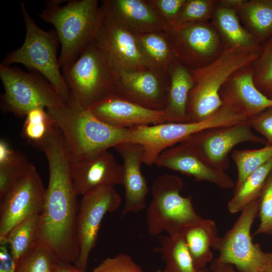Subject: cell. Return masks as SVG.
Returning <instances> with one entry per match:
<instances>
[{
	"mask_svg": "<svg viewBox=\"0 0 272 272\" xmlns=\"http://www.w3.org/2000/svg\"><path fill=\"white\" fill-rule=\"evenodd\" d=\"M49 167V180L36 244L45 247L55 262L74 264L80 247L77 222L79 204L72 177V161L57 130L43 146Z\"/></svg>",
	"mask_w": 272,
	"mask_h": 272,
	"instance_id": "1",
	"label": "cell"
},
{
	"mask_svg": "<svg viewBox=\"0 0 272 272\" xmlns=\"http://www.w3.org/2000/svg\"><path fill=\"white\" fill-rule=\"evenodd\" d=\"M46 111L61 133L73 163L125 141L127 128L104 122L79 103L71 94L68 101Z\"/></svg>",
	"mask_w": 272,
	"mask_h": 272,
	"instance_id": "2",
	"label": "cell"
},
{
	"mask_svg": "<svg viewBox=\"0 0 272 272\" xmlns=\"http://www.w3.org/2000/svg\"><path fill=\"white\" fill-rule=\"evenodd\" d=\"M38 16L55 28L60 44V68L74 62L94 41L104 18L97 0H73L63 6H46Z\"/></svg>",
	"mask_w": 272,
	"mask_h": 272,
	"instance_id": "3",
	"label": "cell"
},
{
	"mask_svg": "<svg viewBox=\"0 0 272 272\" xmlns=\"http://www.w3.org/2000/svg\"><path fill=\"white\" fill-rule=\"evenodd\" d=\"M259 52L224 47L220 55L211 63L191 70L194 85L189 92L186 113L190 122L203 120L222 106L220 91L229 77L238 70L252 65Z\"/></svg>",
	"mask_w": 272,
	"mask_h": 272,
	"instance_id": "4",
	"label": "cell"
},
{
	"mask_svg": "<svg viewBox=\"0 0 272 272\" xmlns=\"http://www.w3.org/2000/svg\"><path fill=\"white\" fill-rule=\"evenodd\" d=\"M20 8L26 27V35L22 45L10 52L1 63L10 65L20 63L44 77L65 101L70 98L71 92L60 71L57 57L59 40L55 30L41 29L28 13L23 2Z\"/></svg>",
	"mask_w": 272,
	"mask_h": 272,
	"instance_id": "5",
	"label": "cell"
},
{
	"mask_svg": "<svg viewBox=\"0 0 272 272\" xmlns=\"http://www.w3.org/2000/svg\"><path fill=\"white\" fill-rule=\"evenodd\" d=\"M183 186L181 178L175 175L163 174L154 180L146 214L147 230L151 236L165 232L175 236L184 228L203 220L195 212L191 196L180 194Z\"/></svg>",
	"mask_w": 272,
	"mask_h": 272,
	"instance_id": "6",
	"label": "cell"
},
{
	"mask_svg": "<svg viewBox=\"0 0 272 272\" xmlns=\"http://www.w3.org/2000/svg\"><path fill=\"white\" fill-rule=\"evenodd\" d=\"M62 74L72 97L85 108L114 93L117 70L94 41Z\"/></svg>",
	"mask_w": 272,
	"mask_h": 272,
	"instance_id": "7",
	"label": "cell"
},
{
	"mask_svg": "<svg viewBox=\"0 0 272 272\" xmlns=\"http://www.w3.org/2000/svg\"><path fill=\"white\" fill-rule=\"evenodd\" d=\"M241 120L238 112L223 105L211 116L200 121L165 122L127 128L125 142L141 145L142 162L151 166L163 151L189 136L209 128L238 124Z\"/></svg>",
	"mask_w": 272,
	"mask_h": 272,
	"instance_id": "8",
	"label": "cell"
},
{
	"mask_svg": "<svg viewBox=\"0 0 272 272\" xmlns=\"http://www.w3.org/2000/svg\"><path fill=\"white\" fill-rule=\"evenodd\" d=\"M0 78L5 90L1 95V107L5 112L23 118L33 109H52L65 102L37 72H26L1 63Z\"/></svg>",
	"mask_w": 272,
	"mask_h": 272,
	"instance_id": "9",
	"label": "cell"
},
{
	"mask_svg": "<svg viewBox=\"0 0 272 272\" xmlns=\"http://www.w3.org/2000/svg\"><path fill=\"white\" fill-rule=\"evenodd\" d=\"M258 213V198L248 203L232 227L217 238L213 247L219 252L215 262L235 266L239 272H260L272 265L270 253L252 241L251 228Z\"/></svg>",
	"mask_w": 272,
	"mask_h": 272,
	"instance_id": "10",
	"label": "cell"
},
{
	"mask_svg": "<svg viewBox=\"0 0 272 272\" xmlns=\"http://www.w3.org/2000/svg\"><path fill=\"white\" fill-rule=\"evenodd\" d=\"M79 203L77 222L80 247L75 266L86 272L91 251L95 246L102 221L106 214L116 211L121 197L114 186H102L83 194Z\"/></svg>",
	"mask_w": 272,
	"mask_h": 272,
	"instance_id": "11",
	"label": "cell"
},
{
	"mask_svg": "<svg viewBox=\"0 0 272 272\" xmlns=\"http://www.w3.org/2000/svg\"><path fill=\"white\" fill-rule=\"evenodd\" d=\"M166 33L178 60L190 70L211 63L224 50L217 31L209 22L175 27Z\"/></svg>",
	"mask_w": 272,
	"mask_h": 272,
	"instance_id": "12",
	"label": "cell"
},
{
	"mask_svg": "<svg viewBox=\"0 0 272 272\" xmlns=\"http://www.w3.org/2000/svg\"><path fill=\"white\" fill-rule=\"evenodd\" d=\"M46 189L35 167L26 173L3 198L0 206V238L6 236L18 223L40 214L45 203Z\"/></svg>",
	"mask_w": 272,
	"mask_h": 272,
	"instance_id": "13",
	"label": "cell"
},
{
	"mask_svg": "<svg viewBox=\"0 0 272 272\" xmlns=\"http://www.w3.org/2000/svg\"><path fill=\"white\" fill-rule=\"evenodd\" d=\"M182 142L190 146L214 166L224 170L229 166L228 156L237 145L243 142L263 144L246 121L228 126L203 130L186 138Z\"/></svg>",
	"mask_w": 272,
	"mask_h": 272,
	"instance_id": "14",
	"label": "cell"
},
{
	"mask_svg": "<svg viewBox=\"0 0 272 272\" xmlns=\"http://www.w3.org/2000/svg\"><path fill=\"white\" fill-rule=\"evenodd\" d=\"M94 41L117 70L137 72L150 69L140 51L135 33L116 21L104 16Z\"/></svg>",
	"mask_w": 272,
	"mask_h": 272,
	"instance_id": "15",
	"label": "cell"
},
{
	"mask_svg": "<svg viewBox=\"0 0 272 272\" xmlns=\"http://www.w3.org/2000/svg\"><path fill=\"white\" fill-rule=\"evenodd\" d=\"M117 71L114 94L150 109L164 110L169 83L168 73L150 69Z\"/></svg>",
	"mask_w": 272,
	"mask_h": 272,
	"instance_id": "16",
	"label": "cell"
},
{
	"mask_svg": "<svg viewBox=\"0 0 272 272\" xmlns=\"http://www.w3.org/2000/svg\"><path fill=\"white\" fill-rule=\"evenodd\" d=\"M155 164L192 176L196 181L211 182L222 189H229L235 186L224 170L211 164L184 142L163 151Z\"/></svg>",
	"mask_w": 272,
	"mask_h": 272,
	"instance_id": "17",
	"label": "cell"
},
{
	"mask_svg": "<svg viewBox=\"0 0 272 272\" xmlns=\"http://www.w3.org/2000/svg\"><path fill=\"white\" fill-rule=\"evenodd\" d=\"M88 109L104 122L119 128L167 122L163 110L144 107L115 94L96 102Z\"/></svg>",
	"mask_w": 272,
	"mask_h": 272,
	"instance_id": "18",
	"label": "cell"
},
{
	"mask_svg": "<svg viewBox=\"0 0 272 272\" xmlns=\"http://www.w3.org/2000/svg\"><path fill=\"white\" fill-rule=\"evenodd\" d=\"M252 64L235 72L220 91L223 105L234 109L247 119L272 106V99L263 94L254 83Z\"/></svg>",
	"mask_w": 272,
	"mask_h": 272,
	"instance_id": "19",
	"label": "cell"
},
{
	"mask_svg": "<svg viewBox=\"0 0 272 272\" xmlns=\"http://www.w3.org/2000/svg\"><path fill=\"white\" fill-rule=\"evenodd\" d=\"M72 177L77 195H83L100 187L122 185V166L106 150L72 162Z\"/></svg>",
	"mask_w": 272,
	"mask_h": 272,
	"instance_id": "20",
	"label": "cell"
},
{
	"mask_svg": "<svg viewBox=\"0 0 272 272\" xmlns=\"http://www.w3.org/2000/svg\"><path fill=\"white\" fill-rule=\"evenodd\" d=\"M114 148L123 161L122 185L125 189V203L121 211L123 217L130 213H137L146 208V198L149 188L141 171L142 146L123 142Z\"/></svg>",
	"mask_w": 272,
	"mask_h": 272,
	"instance_id": "21",
	"label": "cell"
},
{
	"mask_svg": "<svg viewBox=\"0 0 272 272\" xmlns=\"http://www.w3.org/2000/svg\"><path fill=\"white\" fill-rule=\"evenodd\" d=\"M100 8L104 16L116 21L135 34L167 32L170 29L147 0H103Z\"/></svg>",
	"mask_w": 272,
	"mask_h": 272,
	"instance_id": "22",
	"label": "cell"
},
{
	"mask_svg": "<svg viewBox=\"0 0 272 272\" xmlns=\"http://www.w3.org/2000/svg\"><path fill=\"white\" fill-rule=\"evenodd\" d=\"M212 24L217 31L224 47L247 52H259L258 40L243 27L236 10L217 4Z\"/></svg>",
	"mask_w": 272,
	"mask_h": 272,
	"instance_id": "23",
	"label": "cell"
},
{
	"mask_svg": "<svg viewBox=\"0 0 272 272\" xmlns=\"http://www.w3.org/2000/svg\"><path fill=\"white\" fill-rule=\"evenodd\" d=\"M169 88L164 111L167 122H189L186 113L188 97L194 85L191 70L178 60L169 67Z\"/></svg>",
	"mask_w": 272,
	"mask_h": 272,
	"instance_id": "24",
	"label": "cell"
},
{
	"mask_svg": "<svg viewBox=\"0 0 272 272\" xmlns=\"http://www.w3.org/2000/svg\"><path fill=\"white\" fill-rule=\"evenodd\" d=\"M181 233L196 269L206 267L213 259V249L218 236L215 222L204 219L199 223L184 228Z\"/></svg>",
	"mask_w": 272,
	"mask_h": 272,
	"instance_id": "25",
	"label": "cell"
},
{
	"mask_svg": "<svg viewBox=\"0 0 272 272\" xmlns=\"http://www.w3.org/2000/svg\"><path fill=\"white\" fill-rule=\"evenodd\" d=\"M140 51L150 70L167 73L178 60L166 32L135 34Z\"/></svg>",
	"mask_w": 272,
	"mask_h": 272,
	"instance_id": "26",
	"label": "cell"
},
{
	"mask_svg": "<svg viewBox=\"0 0 272 272\" xmlns=\"http://www.w3.org/2000/svg\"><path fill=\"white\" fill-rule=\"evenodd\" d=\"M159 245L154 248L160 253L165 267L162 272H211L207 268L195 267L181 232L178 235H159Z\"/></svg>",
	"mask_w": 272,
	"mask_h": 272,
	"instance_id": "27",
	"label": "cell"
},
{
	"mask_svg": "<svg viewBox=\"0 0 272 272\" xmlns=\"http://www.w3.org/2000/svg\"><path fill=\"white\" fill-rule=\"evenodd\" d=\"M236 12L258 40L272 32V3L270 1H245Z\"/></svg>",
	"mask_w": 272,
	"mask_h": 272,
	"instance_id": "28",
	"label": "cell"
},
{
	"mask_svg": "<svg viewBox=\"0 0 272 272\" xmlns=\"http://www.w3.org/2000/svg\"><path fill=\"white\" fill-rule=\"evenodd\" d=\"M272 170V159L250 174L237 188H234L228 202L231 214L241 211L248 203L258 198Z\"/></svg>",
	"mask_w": 272,
	"mask_h": 272,
	"instance_id": "29",
	"label": "cell"
},
{
	"mask_svg": "<svg viewBox=\"0 0 272 272\" xmlns=\"http://www.w3.org/2000/svg\"><path fill=\"white\" fill-rule=\"evenodd\" d=\"M39 220L40 214L30 216L14 227L4 237L18 263L36 245Z\"/></svg>",
	"mask_w": 272,
	"mask_h": 272,
	"instance_id": "30",
	"label": "cell"
},
{
	"mask_svg": "<svg viewBox=\"0 0 272 272\" xmlns=\"http://www.w3.org/2000/svg\"><path fill=\"white\" fill-rule=\"evenodd\" d=\"M25 117L21 135L30 145L41 150L57 127L44 108L31 110Z\"/></svg>",
	"mask_w": 272,
	"mask_h": 272,
	"instance_id": "31",
	"label": "cell"
},
{
	"mask_svg": "<svg viewBox=\"0 0 272 272\" xmlns=\"http://www.w3.org/2000/svg\"><path fill=\"white\" fill-rule=\"evenodd\" d=\"M231 158L237 169L234 188H237L252 173L272 159V146L265 145L254 150H235Z\"/></svg>",
	"mask_w": 272,
	"mask_h": 272,
	"instance_id": "32",
	"label": "cell"
},
{
	"mask_svg": "<svg viewBox=\"0 0 272 272\" xmlns=\"http://www.w3.org/2000/svg\"><path fill=\"white\" fill-rule=\"evenodd\" d=\"M252 66L256 87L265 96L272 99V38Z\"/></svg>",
	"mask_w": 272,
	"mask_h": 272,
	"instance_id": "33",
	"label": "cell"
},
{
	"mask_svg": "<svg viewBox=\"0 0 272 272\" xmlns=\"http://www.w3.org/2000/svg\"><path fill=\"white\" fill-rule=\"evenodd\" d=\"M217 4L214 0H186L173 27L209 22L213 18Z\"/></svg>",
	"mask_w": 272,
	"mask_h": 272,
	"instance_id": "34",
	"label": "cell"
},
{
	"mask_svg": "<svg viewBox=\"0 0 272 272\" xmlns=\"http://www.w3.org/2000/svg\"><path fill=\"white\" fill-rule=\"evenodd\" d=\"M54 261L47 249L36 244L20 261L17 272H52Z\"/></svg>",
	"mask_w": 272,
	"mask_h": 272,
	"instance_id": "35",
	"label": "cell"
},
{
	"mask_svg": "<svg viewBox=\"0 0 272 272\" xmlns=\"http://www.w3.org/2000/svg\"><path fill=\"white\" fill-rule=\"evenodd\" d=\"M260 223L254 235L272 236V170L258 197V213Z\"/></svg>",
	"mask_w": 272,
	"mask_h": 272,
	"instance_id": "36",
	"label": "cell"
},
{
	"mask_svg": "<svg viewBox=\"0 0 272 272\" xmlns=\"http://www.w3.org/2000/svg\"><path fill=\"white\" fill-rule=\"evenodd\" d=\"M92 272H144L132 259L125 253H118L101 261ZM156 272H162L158 269Z\"/></svg>",
	"mask_w": 272,
	"mask_h": 272,
	"instance_id": "37",
	"label": "cell"
},
{
	"mask_svg": "<svg viewBox=\"0 0 272 272\" xmlns=\"http://www.w3.org/2000/svg\"><path fill=\"white\" fill-rule=\"evenodd\" d=\"M186 0H147L158 16L171 28L178 18Z\"/></svg>",
	"mask_w": 272,
	"mask_h": 272,
	"instance_id": "38",
	"label": "cell"
},
{
	"mask_svg": "<svg viewBox=\"0 0 272 272\" xmlns=\"http://www.w3.org/2000/svg\"><path fill=\"white\" fill-rule=\"evenodd\" d=\"M30 163L25 155L14 149L5 140H0V167H21Z\"/></svg>",
	"mask_w": 272,
	"mask_h": 272,
	"instance_id": "39",
	"label": "cell"
},
{
	"mask_svg": "<svg viewBox=\"0 0 272 272\" xmlns=\"http://www.w3.org/2000/svg\"><path fill=\"white\" fill-rule=\"evenodd\" d=\"M247 122L264 137L266 145L272 146V106L248 119Z\"/></svg>",
	"mask_w": 272,
	"mask_h": 272,
	"instance_id": "40",
	"label": "cell"
},
{
	"mask_svg": "<svg viewBox=\"0 0 272 272\" xmlns=\"http://www.w3.org/2000/svg\"><path fill=\"white\" fill-rule=\"evenodd\" d=\"M32 164L21 167H0L1 198L13 188Z\"/></svg>",
	"mask_w": 272,
	"mask_h": 272,
	"instance_id": "41",
	"label": "cell"
},
{
	"mask_svg": "<svg viewBox=\"0 0 272 272\" xmlns=\"http://www.w3.org/2000/svg\"><path fill=\"white\" fill-rule=\"evenodd\" d=\"M18 265L11 252L6 237L0 238V272H17Z\"/></svg>",
	"mask_w": 272,
	"mask_h": 272,
	"instance_id": "42",
	"label": "cell"
},
{
	"mask_svg": "<svg viewBox=\"0 0 272 272\" xmlns=\"http://www.w3.org/2000/svg\"><path fill=\"white\" fill-rule=\"evenodd\" d=\"M52 272H83L69 262H55Z\"/></svg>",
	"mask_w": 272,
	"mask_h": 272,
	"instance_id": "43",
	"label": "cell"
},
{
	"mask_svg": "<svg viewBox=\"0 0 272 272\" xmlns=\"http://www.w3.org/2000/svg\"><path fill=\"white\" fill-rule=\"evenodd\" d=\"M212 272H239L229 264L218 263L213 260L210 266Z\"/></svg>",
	"mask_w": 272,
	"mask_h": 272,
	"instance_id": "44",
	"label": "cell"
},
{
	"mask_svg": "<svg viewBox=\"0 0 272 272\" xmlns=\"http://www.w3.org/2000/svg\"><path fill=\"white\" fill-rule=\"evenodd\" d=\"M245 0H222L219 3L224 6L232 8L236 11L243 5Z\"/></svg>",
	"mask_w": 272,
	"mask_h": 272,
	"instance_id": "45",
	"label": "cell"
},
{
	"mask_svg": "<svg viewBox=\"0 0 272 272\" xmlns=\"http://www.w3.org/2000/svg\"><path fill=\"white\" fill-rule=\"evenodd\" d=\"M260 272H272V265L267 266L263 269Z\"/></svg>",
	"mask_w": 272,
	"mask_h": 272,
	"instance_id": "46",
	"label": "cell"
},
{
	"mask_svg": "<svg viewBox=\"0 0 272 272\" xmlns=\"http://www.w3.org/2000/svg\"><path fill=\"white\" fill-rule=\"evenodd\" d=\"M270 254H271V259H272V252H270Z\"/></svg>",
	"mask_w": 272,
	"mask_h": 272,
	"instance_id": "47",
	"label": "cell"
},
{
	"mask_svg": "<svg viewBox=\"0 0 272 272\" xmlns=\"http://www.w3.org/2000/svg\"><path fill=\"white\" fill-rule=\"evenodd\" d=\"M270 2L272 3V0H271Z\"/></svg>",
	"mask_w": 272,
	"mask_h": 272,
	"instance_id": "48",
	"label": "cell"
}]
</instances>
